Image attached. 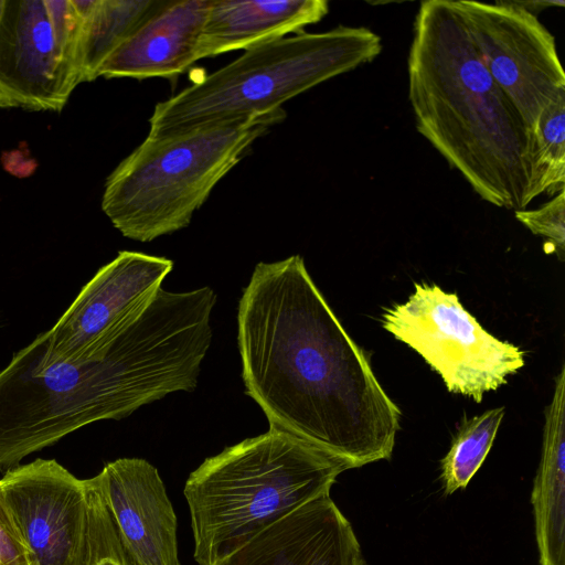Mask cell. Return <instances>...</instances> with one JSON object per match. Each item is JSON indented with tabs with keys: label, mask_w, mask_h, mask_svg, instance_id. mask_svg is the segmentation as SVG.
<instances>
[{
	"label": "cell",
	"mask_w": 565,
	"mask_h": 565,
	"mask_svg": "<svg viewBox=\"0 0 565 565\" xmlns=\"http://www.w3.org/2000/svg\"><path fill=\"white\" fill-rule=\"evenodd\" d=\"M6 0H0V23L4 11Z\"/></svg>",
	"instance_id": "cell-24"
},
{
	"label": "cell",
	"mask_w": 565,
	"mask_h": 565,
	"mask_svg": "<svg viewBox=\"0 0 565 565\" xmlns=\"http://www.w3.org/2000/svg\"><path fill=\"white\" fill-rule=\"evenodd\" d=\"M81 84L61 56L43 0H6L0 23V108L60 111Z\"/></svg>",
	"instance_id": "cell-11"
},
{
	"label": "cell",
	"mask_w": 565,
	"mask_h": 565,
	"mask_svg": "<svg viewBox=\"0 0 565 565\" xmlns=\"http://www.w3.org/2000/svg\"><path fill=\"white\" fill-rule=\"evenodd\" d=\"M383 328L418 352L450 393L482 401L524 365L519 347L484 330L455 292L417 282L407 301L386 308Z\"/></svg>",
	"instance_id": "cell-7"
},
{
	"label": "cell",
	"mask_w": 565,
	"mask_h": 565,
	"mask_svg": "<svg viewBox=\"0 0 565 565\" xmlns=\"http://www.w3.org/2000/svg\"><path fill=\"white\" fill-rule=\"evenodd\" d=\"M215 291L162 287L140 317L84 362L36 363L26 347L0 371V471L104 419L192 392L212 342Z\"/></svg>",
	"instance_id": "cell-2"
},
{
	"label": "cell",
	"mask_w": 565,
	"mask_h": 565,
	"mask_svg": "<svg viewBox=\"0 0 565 565\" xmlns=\"http://www.w3.org/2000/svg\"><path fill=\"white\" fill-rule=\"evenodd\" d=\"M418 132L486 202L545 193L536 138L479 57L455 0L420 2L407 60Z\"/></svg>",
	"instance_id": "cell-3"
},
{
	"label": "cell",
	"mask_w": 565,
	"mask_h": 565,
	"mask_svg": "<svg viewBox=\"0 0 565 565\" xmlns=\"http://www.w3.org/2000/svg\"><path fill=\"white\" fill-rule=\"evenodd\" d=\"M349 463L269 430L206 458L184 484L199 565H218L306 503L330 494Z\"/></svg>",
	"instance_id": "cell-4"
},
{
	"label": "cell",
	"mask_w": 565,
	"mask_h": 565,
	"mask_svg": "<svg viewBox=\"0 0 565 565\" xmlns=\"http://www.w3.org/2000/svg\"><path fill=\"white\" fill-rule=\"evenodd\" d=\"M456 6L482 63L535 136L544 109L565 93L553 34L516 1Z\"/></svg>",
	"instance_id": "cell-9"
},
{
	"label": "cell",
	"mask_w": 565,
	"mask_h": 565,
	"mask_svg": "<svg viewBox=\"0 0 565 565\" xmlns=\"http://www.w3.org/2000/svg\"><path fill=\"white\" fill-rule=\"evenodd\" d=\"M87 541L83 565H137L121 542L107 507L98 475L85 479Z\"/></svg>",
	"instance_id": "cell-19"
},
{
	"label": "cell",
	"mask_w": 565,
	"mask_h": 565,
	"mask_svg": "<svg viewBox=\"0 0 565 565\" xmlns=\"http://www.w3.org/2000/svg\"><path fill=\"white\" fill-rule=\"evenodd\" d=\"M282 108L250 118L149 137L108 175L102 210L122 236L148 243L186 227L213 188Z\"/></svg>",
	"instance_id": "cell-5"
},
{
	"label": "cell",
	"mask_w": 565,
	"mask_h": 565,
	"mask_svg": "<svg viewBox=\"0 0 565 565\" xmlns=\"http://www.w3.org/2000/svg\"><path fill=\"white\" fill-rule=\"evenodd\" d=\"M0 565H34L0 492Z\"/></svg>",
	"instance_id": "cell-23"
},
{
	"label": "cell",
	"mask_w": 565,
	"mask_h": 565,
	"mask_svg": "<svg viewBox=\"0 0 565 565\" xmlns=\"http://www.w3.org/2000/svg\"><path fill=\"white\" fill-rule=\"evenodd\" d=\"M541 565H565V366L545 411L541 460L531 497Z\"/></svg>",
	"instance_id": "cell-16"
},
{
	"label": "cell",
	"mask_w": 565,
	"mask_h": 565,
	"mask_svg": "<svg viewBox=\"0 0 565 565\" xmlns=\"http://www.w3.org/2000/svg\"><path fill=\"white\" fill-rule=\"evenodd\" d=\"M504 412V407H497L462 420L441 460L440 477L446 494L465 489L479 470L494 441Z\"/></svg>",
	"instance_id": "cell-18"
},
{
	"label": "cell",
	"mask_w": 565,
	"mask_h": 565,
	"mask_svg": "<svg viewBox=\"0 0 565 565\" xmlns=\"http://www.w3.org/2000/svg\"><path fill=\"white\" fill-rule=\"evenodd\" d=\"M329 12L326 0H212L200 42V60L298 33Z\"/></svg>",
	"instance_id": "cell-15"
},
{
	"label": "cell",
	"mask_w": 565,
	"mask_h": 565,
	"mask_svg": "<svg viewBox=\"0 0 565 565\" xmlns=\"http://www.w3.org/2000/svg\"><path fill=\"white\" fill-rule=\"evenodd\" d=\"M245 393L269 427L351 468L390 459L401 411L300 255L258 263L237 310Z\"/></svg>",
	"instance_id": "cell-1"
},
{
	"label": "cell",
	"mask_w": 565,
	"mask_h": 565,
	"mask_svg": "<svg viewBox=\"0 0 565 565\" xmlns=\"http://www.w3.org/2000/svg\"><path fill=\"white\" fill-rule=\"evenodd\" d=\"M515 218L533 234L547 239L553 250L563 259L565 250V192L535 210L514 211Z\"/></svg>",
	"instance_id": "cell-22"
},
{
	"label": "cell",
	"mask_w": 565,
	"mask_h": 565,
	"mask_svg": "<svg viewBox=\"0 0 565 565\" xmlns=\"http://www.w3.org/2000/svg\"><path fill=\"white\" fill-rule=\"evenodd\" d=\"M212 0L162 1L100 65L97 77H171L200 60Z\"/></svg>",
	"instance_id": "cell-14"
},
{
	"label": "cell",
	"mask_w": 565,
	"mask_h": 565,
	"mask_svg": "<svg viewBox=\"0 0 565 565\" xmlns=\"http://www.w3.org/2000/svg\"><path fill=\"white\" fill-rule=\"evenodd\" d=\"M126 550L137 565H180L177 515L158 469L141 458H119L98 473Z\"/></svg>",
	"instance_id": "cell-12"
},
{
	"label": "cell",
	"mask_w": 565,
	"mask_h": 565,
	"mask_svg": "<svg viewBox=\"0 0 565 565\" xmlns=\"http://www.w3.org/2000/svg\"><path fill=\"white\" fill-rule=\"evenodd\" d=\"M162 3L156 0H96L84 18L79 42L81 82L97 78L104 61Z\"/></svg>",
	"instance_id": "cell-17"
},
{
	"label": "cell",
	"mask_w": 565,
	"mask_h": 565,
	"mask_svg": "<svg viewBox=\"0 0 565 565\" xmlns=\"http://www.w3.org/2000/svg\"><path fill=\"white\" fill-rule=\"evenodd\" d=\"M381 52L377 33L365 26L345 25L254 46L158 103L149 119L148 136L276 111L285 102L372 62Z\"/></svg>",
	"instance_id": "cell-6"
},
{
	"label": "cell",
	"mask_w": 565,
	"mask_h": 565,
	"mask_svg": "<svg viewBox=\"0 0 565 565\" xmlns=\"http://www.w3.org/2000/svg\"><path fill=\"white\" fill-rule=\"evenodd\" d=\"M218 565H369L330 494L276 522Z\"/></svg>",
	"instance_id": "cell-13"
},
{
	"label": "cell",
	"mask_w": 565,
	"mask_h": 565,
	"mask_svg": "<svg viewBox=\"0 0 565 565\" xmlns=\"http://www.w3.org/2000/svg\"><path fill=\"white\" fill-rule=\"evenodd\" d=\"M8 507L34 565H83L87 541V490L55 459L38 458L0 479Z\"/></svg>",
	"instance_id": "cell-10"
},
{
	"label": "cell",
	"mask_w": 565,
	"mask_h": 565,
	"mask_svg": "<svg viewBox=\"0 0 565 565\" xmlns=\"http://www.w3.org/2000/svg\"><path fill=\"white\" fill-rule=\"evenodd\" d=\"M535 138L545 193L557 194L565 185V93L542 113Z\"/></svg>",
	"instance_id": "cell-20"
},
{
	"label": "cell",
	"mask_w": 565,
	"mask_h": 565,
	"mask_svg": "<svg viewBox=\"0 0 565 565\" xmlns=\"http://www.w3.org/2000/svg\"><path fill=\"white\" fill-rule=\"evenodd\" d=\"M57 51L76 72L79 83V42L84 18L72 0H43Z\"/></svg>",
	"instance_id": "cell-21"
},
{
	"label": "cell",
	"mask_w": 565,
	"mask_h": 565,
	"mask_svg": "<svg viewBox=\"0 0 565 565\" xmlns=\"http://www.w3.org/2000/svg\"><path fill=\"white\" fill-rule=\"evenodd\" d=\"M172 268L166 257L119 252L28 350L40 365L89 360L140 317Z\"/></svg>",
	"instance_id": "cell-8"
}]
</instances>
